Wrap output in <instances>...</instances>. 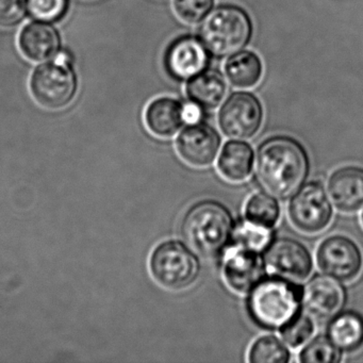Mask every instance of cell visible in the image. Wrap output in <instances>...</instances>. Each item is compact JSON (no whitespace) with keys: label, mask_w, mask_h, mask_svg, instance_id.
I'll return each instance as SVG.
<instances>
[{"label":"cell","mask_w":363,"mask_h":363,"mask_svg":"<svg viewBox=\"0 0 363 363\" xmlns=\"http://www.w3.org/2000/svg\"><path fill=\"white\" fill-rule=\"evenodd\" d=\"M309 173V158L293 138L277 135L261 144L256 174L260 186L277 199H288L301 189Z\"/></svg>","instance_id":"6da1fadb"},{"label":"cell","mask_w":363,"mask_h":363,"mask_svg":"<svg viewBox=\"0 0 363 363\" xmlns=\"http://www.w3.org/2000/svg\"><path fill=\"white\" fill-rule=\"evenodd\" d=\"M235 222L229 210L214 201L195 203L182 220L184 241L203 257H216L233 239Z\"/></svg>","instance_id":"7a4b0ae2"},{"label":"cell","mask_w":363,"mask_h":363,"mask_svg":"<svg viewBox=\"0 0 363 363\" xmlns=\"http://www.w3.org/2000/svg\"><path fill=\"white\" fill-rule=\"evenodd\" d=\"M303 291L284 277L263 278L250 292L248 314L255 324L267 330L284 327L297 313Z\"/></svg>","instance_id":"3957f363"},{"label":"cell","mask_w":363,"mask_h":363,"mask_svg":"<svg viewBox=\"0 0 363 363\" xmlns=\"http://www.w3.org/2000/svg\"><path fill=\"white\" fill-rule=\"evenodd\" d=\"M199 35L209 54L225 58L237 54L250 43L252 23L241 8L220 6L206 16Z\"/></svg>","instance_id":"277c9868"},{"label":"cell","mask_w":363,"mask_h":363,"mask_svg":"<svg viewBox=\"0 0 363 363\" xmlns=\"http://www.w3.org/2000/svg\"><path fill=\"white\" fill-rule=\"evenodd\" d=\"M31 93L38 104L50 110L69 106L77 91V76L67 52H59L52 61L40 65L30 80Z\"/></svg>","instance_id":"5b68a950"},{"label":"cell","mask_w":363,"mask_h":363,"mask_svg":"<svg viewBox=\"0 0 363 363\" xmlns=\"http://www.w3.org/2000/svg\"><path fill=\"white\" fill-rule=\"evenodd\" d=\"M152 278L163 288L184 290L196 281L199 262L192 250L179 241L159 244L150 258Z\"/></svg>","instance_id":"8992f818"},{"label":"cell","mask_w":363,"mask_h":363,"mask_svg":"<svg viewBox=\"0 0 363 363\" xmlns=\"http://www.w3.org/2000/svg\"><path fill=\"white\" fill-rule=\"evenodd\" d=\"M293 226L307 235L322 233L328 227L333 212L326 191L318 182H309L293 194L288 207Z\"/></svg>","instance_id":"52a82bcc"},{"label":"cell","mask_w":363,"mask_h":363,"mask_svg":"<svg viewBox=\"0 0 363 363\" xmlns=\"http://www.w3.org/2000/svg\"><path fill=\"white\" fill-rule=\"evenodd\" d=\"M318 269L341 282L352 281L360 275L363 255L358 244L345 235L326 238L316 252Z\"/></svg>","instance_id":"ba28073f"},{"label":"cell","mask_w":363,"mask_h":363,"mask_svg":"<svg viewBox=\"0 0 363 363\" xmlns=\"http://www.w3.org/2000/svg\"><path fill=\"white\" fill-rule=\"evenodd\" d=\"M262 121L260 101L247 92L231 94L218 113V125L222 133L237 140L252 139L260 129Z\"/></svg>","instance_id":"9c48e42d"},{"label":"cell","mask_w":363,"mask_h":363,"mask_svg":"<svg viewBox=\"0 0 363 363\" xmlns=\"http://www.w3.org/2000/svg\"><path fill=\"white\" fill-rule=\"evenodd\" d=\"M264 263L271 273L292 281H303L313 269V261L308 248L290 238L272 241L265 248Z\"/></svg>","instance_id":"30bf717a"},{"label":"cell","mask_w":363,"mask_h":363,"mask_svg":"<svg viewBox=\"0 0 363 363\" xmlns=\"http://www.w3.org/2000/svg\"><path fill=\"white\" fill-rule=\"evenodd\" d=\"M264 259L260 252L242 246L229 247L223 259V276L227 286L240 294L250 293L263 279Z\"/></svg>","instance_id":"8fae6325"},{"label":"cell","mask_w":363,"mask_h":363,"mask_svg":"<svg viewBox=\"0 0 363 363\" xmlns=\"http://www.w3.org/2000/svg\"><path fill=\"white\" fill-rule=\"evenodd\" d=\"M208 62L209 52L205 44L193 35L178 38L169 44L165 52V69L178 82L191 79L205 71Z\"/></svg>","instance_id":"7c38bea8"},{"label":"cell","mask_w":363,"mask_h":363,"mask_svg":"<svg viewBox=\"0 0 363 363\" xmlns=\"http://www.w3.org/2000/svg\"><path fill=\"white\" fill-rule=\"evenodd\" d=\"M220 138L216 129L205 124H191L176 140L180 158L193 167L211 165L220 150Z\"/></svg>","instance_id":"4fadbf2b"},{"label":"cell","mask_w":363,"mask_h":363,"mask_svg":"<svg viewBox=\"0 0 363 363\" xmlns=\"http://www.w3.org/2000/svg\"><path fill=\"white\" fill-rule=\"evenodd\" d=\"M303 303L310 315L320 320L333 318L345 303V290L330 276H315L303 291Z\"/></svg>","instance_id":"5bb4252c"},{"label":"cell","mask_w":363,"mask_h":363,"mask_svg":"<svg viewBox=\"0 0 363 363\" xmlns=\"http://www.w3.org/2000/svg\"><path fill=\"white\" fill-rule=\"evenodd\" d=\"M333 206L344 213H354L363 208V167L347 165L335 169L327 184Z\"/></svg>","instance_id":"9a60e30c"},{"label":"cell","mask_w":363,"mask_h":363,"mask_svg":"<svg viewBox=\"0 0 363 363\" xmlns=\"http://www.w3.org/2000/svg\"><path fill=\"white\" fill-rule=\"evenodd\" d=\"M18 46L25 58L44 62L60 52V35L48 23H31L21 31Z\"/></svg>","instance_id":"2e32d148"},{"label":"cell","mask_w":363,"mask_h":363,"mask_svg":"<svg viewBox=\"0 0 363 363\" xmlns=\"http://www.w3.org/2000/svg\"><path fill=\"white\" fill-rule=\"evenodd\" d=\"M184 108L179 101L171 97L155 99L146 108V127L156 137H173L186 123Z\"/></svg>","instance_id":"e0dca14e"},{"label":"cell","mask_w":363,"mask_h":363,"mask_svg":"<svg viewBox=\"0 0 363 363\" xmlns=\"http://www.w3.org/2000/svg\"><path fill=\"white\" fill-rule=\"evenodd\" d=\"M186 92L191 103L195 104L203 110H213L225 99L227 84L222 74L209 69L189 79Z\"/></svg>","instance_id":"ac0fdd59"},{"label":"cell","mask_w":363,"mask_h":363,"mask_svg":"<svg viewBox=\"0 0 363 363\" xmlns=\"http://www.w3.org/2000/svg\"><path fill=\"white\" fill-rule=\"evenodd\" d=\"M254 150L243 141H229L225 144L218 160V171L231 182H242L250 176L254 167Z\"/></svg>","instance_id":"d6986e66"},{"label":"cell","mask_w":363,"mask_h":363,"mask_svg":"<svg viewBox=\"0 0 363 363\" xmlns=\"http://www.w3.org/2000/svg\"><path fill=\"white\" fill-rule=\"evenodd\" d=\"M327 335L343 352H356L363 346V316L354 311L337 313L331 320Z\"/></svg>","instance_id":"ffe728a7"},{"label":"cell","mask_w":363,"mask_h":363,"mask_svg":"<svg viewBox=\"0 0 363 363\" xmlns=\"http://www.w3.org/2000/svg\"><path fill=\"white\" fill-rule=\"evenodd\" d=\"M224 69L228 82L238 89L254 88L260 82L263 73L260 58L250 50L233 55Z\"/></svg>","instance_id":"44dd1931"},{"label":"cell","mask_w":363,"mask_h":363,"mask_svg":"<svg viewBox=\"0 0 363 363\" xmlns=\"http://www.w3.org/2000/svg\"><path fill=\"white\" fill-rule=\"evenodd\" d=\"M245 220L263 228L273 229L280 218V207L273 195L259 192L252 195L244 209Z\"/></svg>","instance_id":"7402d4cb"},{"label":"cell","mask_w":363,"mask_h":363,"mask_svg":"<svg viewBox=\"0 0 363 363\" xmlns=\"http://www.w3.org/2000/svg\"><path fill=\"white\" fill-rule=\"evenodd\" d=\"M290 360V350L274 335H262L248 350V362L250 363H286Z\"/></svg>","instance_id":"603a6c76"},{"label":"cell","mask_w":363,"mask_h":363,"mask_svg":"<svg viewBox=\"0 0 363 363\" xmlns=\"http://www.w3.org/2000/svg\"><path fill=\"white\" fill-rule=\"evenodd\" d=\"M272 235L271 229L263 228L245 220L235 226L231 240L235 245L261 252L271 243Z\"/></svg>","instance_id":"cb8c5ba5"},{"label":"cell","mask_w":363,"mask_h":363,"mask_svg":"<svg viewBox=\"0 0 363 363\" xmlns=\"http://www.w3.org/2000/svg\"><path fill=\"white\" fill-rule=\"evenodd\" d=\"M342 360V350L328 337H314L299 352L298 361L303 363H337Z\"/></svg>","instance_id":"d4e9b609"},{"label":"cell","mask_w":363,"mask_h":363,"mask_svg":"<svg viewBox=\"0 0 363 363\" xmlns=\"http://www.w3.org/2000/svg\"><path fill=\"white\" fill-rule=\"evenodd\" d=\"M280 329L284 343L291 348H298L312 337L315 326L309 314L297 313Z\"/></svg>","instance_id":"484cf974"},{"label":"cell","mask_w":363,"mask_h":363,"mask_svg":"<svg viewBox=\"0 0 363 363\" xmlns=\"http://www.w3.org/2000/svg\"><path fill=\"white\" fill-rule=\"evenodd\" d=\"M28 12L38 22H60L69 11V0H27Z\"/></svg>","instance_id":"4316f807"},{"label":"cell","mask_w":363,"mask_h":363,"mask_svg":"<svg viewBox=\"0 0 363 363\" xmlns=\"http://www.w3.org/2000/svg\"><path fill=\"white\" fill-rule=\"evenodd\" d=\"M214 0H174V10L178 18L186 24L203 22L211 12Z\"/></svg>","instance_id":"83f0119b"},{"label":"cell","mask_w":363,"mask_h":363,"mask_svg":"<svg viewBox=\"0 0 363 363\" xmlns=\"http://www.w3.org/2000/svg\"><path fill=\"white\" fill-rule=\"evenodd\" d=\"M27 12V0H0V27L9 28L21 24Z\"/></svg>","instance_id":"f1b7e54d"},{"label":"cell","mask_w":363,"mask_h":363,"mask_svg":"<svg viewBox=\"0 0 363 363\" xmlns=\"http://www.w3.org/2000/svg\"><path fill=\"white\" fill-rule=\"evenodd\" d=\"M201 108L195 104L191 103L190 105L184 106V122L188 124H196L199 118H201Z\"/></svg>","instance_id":"f546056e"},{"label":"cell","mask_w":363,"mask_h":363,"mask_svg":"<svg viewBox=\"0 0 363 363\" xmlns=\"http://www.w3.org/2000/svg\"><path fill=\"white\" fill-rule=\"evenodd\" d=\"M361 223H362V225H363V211H362V214H361Z\"/></svg>","instance_id":"4dcf8cb0"}]
</instances>
